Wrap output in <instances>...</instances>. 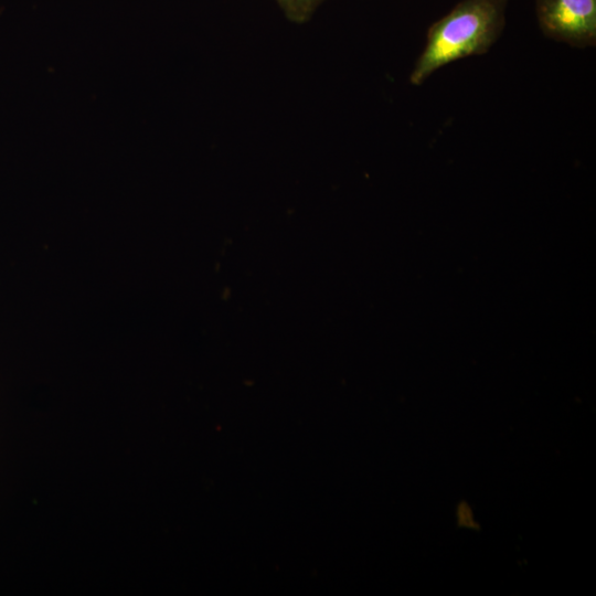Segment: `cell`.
<instances>
[{
    "label": "cell",
    "instance_id": "3957f363",
    "mask_svg": "<svg viewBox=\"0 0 596 596\" xmlns=\"http://www.w3.org/2000/svg\"><path fill=\"white\" fill-rule=\"evenodd\" d=\"M286 18L294 23H306L327 0H275Z\"/></svg>",
    "mask_w": 596,
    "mask_h": 596
},
{
    "label": "cell",
    "instance_id": "6da1fadb",
    "mask_svg": "<svg viewBox=\"0 0 596 596\" xmlns=\"http://www.w3.org/2000/svg\"><path fill=\"white\" fill-rule=\"evenodd\" d=\"M510 0H461L427 30L425 45L409 73L418 86L436 71L487 53L500 38Z\"/></svg>",
    "mask_w": 596,
    "mask_h": 596
},
{
    "label": "cell",
    "instance_id": "7a4b0ae2",
    "mask_svg": "<svg viewBox=\"0 0 596 596\" xmlns=\"http://www.w3.org/2000/svg\"><path fill=\"white\" fill-rule=\"evenodd\" d=\"M542 33L575 49L596 45V0H535Z\"/></svg>",
    "mask_w": 596,
    "mask_h": 596
}]
</instances>
